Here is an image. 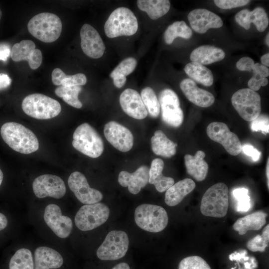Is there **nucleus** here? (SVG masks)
Instances as JSON below:
<instances>
[{
	"mask_svg": "<svg viewBox=\"0 0 269 269\" xmlns=\"http://www.w3.org/2000/svg\"><path fill=\"white\" fill-rule=\"evenodd\" d=\"M253 74V76L248 82L249 89L254 91H258L261 86H265L268 84L269 82L267 78L264 77L259 74Z\"/></svg>",
	"mask_w": 269,
	"mask_h": 269,
	"instance_id": "nucleus-44",
	"label": "nucleus"
},
{
	"mask_svg": "<svg viewBox=\"0 0 269 269\" xmlns=\"http://www.w3.org/2000/svg\"><path fill=\"white\" fill-rule=\"evenodd\" d=\"M192 35L191 28L184 21H177L168 26L164 33V40L167 44H171L177 37L190 38Z\"/></svg>",
	"mask_w": 269,
	"mask_h": 269,
	"instance_id": "nucleus-35",
	"label": "nucleus"
},
{
	"mask_svg": "<svg viewBox=\"0 0 269 269\" xmlns=\"http://www.w3.org/2000/svg\"><path fill=\"white\" fill-rule=\"evenodd\" d=\"M7 219L5 216L0 213V231L6 228L7 225Z\"/></svg>",
	"mask_w": 269,
	"mask_h": 269,
	"instance_id": "nucleus-50",
	"label": "nucleus"
},
{
	"mask_svg": "<svg viewBox=\"0 0 269 269\" xmlns=\"http://www.w3.org/2000/svg\"><path fill=\"white\" fill-rule=\"evenodd\" d=\"M252 71L253 73H257L260 74L264 77H267L269 76V68L259 63H255Z\"/></svg>",
	"mask_w": 269,
	"mask_h": 269,
	"instance_id": "nucleus-48",
	"label": "nucleus"
},
{
	"mask_svg": "<svg viewBox=\"0 0 269 269\" xmlns=\"http://www.w3.org/2000/svg\"><path fill=\"white\" fill-rule=\"evenodd\" d=\"M242 151L246 155L251 157L254 161H257L260 159L261 152L252 145L244 144L242 146Z\"/></svg>",
	"mask_w": 269,
	"mask_h": 269,
	"instance_id": "nucleus-46",
	"label": "nucleus"
},
{
	"mask_svg": "<svg viewBox=\"0 0 269 269\" xmlns=\"http://www.w3.org/2000/svg\"><path fill=\"white\" fill-rule=\"evenodd\" d=\"M35 195L38 198L50 197L55 199L62 198L66 193L63 180L53 174H43L36 177L32 183Z\"/></svg>",
	"mask_w": 269,
	"mask_h": 269,
	"instance_id": "nucleus-13",
	"label": "nucleus"
},
{
	"mask_svg": "<svg viewBox=\"0 0 269 269\" xmlns=\"http://www.w3.org/2000/svg\"><path fill=\"white\" fill-rule=\"evenodd\" d=\"M178 269H211L208 263L201 257L193 256L182 259Z\"/></svg>",
	"mask_w": 269,
	"mask_h": 269,
	"instance_id": "nucleus-40",
	"label": "nucleus"
},
{
	"mask_svg": "<svg viewBox=\"0 0 269 269\" xmlns=\"http://www.w3.org/2000/svg\"><path fill=\"white\" fill-rule=\"evenodd\" d=\"M137 5L141 10L145 12L153 20L164 15L170 7V2L168 0H138Z\"/></svg>",
	"mask_w": 269,
	"mask_h": 269,
	"instance_id": "nucleus-31",
	"label": "nucleus"
},
{
	"mask_svg": "<svg viewBox=\"0 0 269 269\" xmlns=\"http://www.w3.org/2000/svg\"><path fill=\"white\" fill-rule=\"evenodd\" d=\"M158 99L163 122L173 128L180 127L184 116L177 94L171 89H165L160 92Z\"/></svg>",
	"mask_w": 269,
	"mask_h": 269,
	"instance_id": "nucleus-11",
	"label": "nucleus"
},
{
	"mask_svg": "<svg viewBox=\"0 0 269 269\" xmlns=\"http://www.w3.org/2000/svg\"><path fill=\"white\" fill-rule=\"evenodd\" d=\"M63 259L57 251L48 247H39L34 252V269H58Z\"/></svg>",
	"mask_w": 269,
	"mask_h": 269,
	"instance_id": "nucleus-24",
	"label": "nucleus"
},
{
	"mask_svg": "<svg viewBox=\"0 0 269 269\" xmlns=\"http://www.w3.org/2000/svg\"><path fill=\"white\" fill-rule=\"evenodd\" d=\"M11 82V80L7 74L0 73V90L8 87Z\"/></svg>",
	"mask_w": 269,
	"mask_h": 269,
	"instance_id": "nucleus-49",
	"label": "nucleus"
},
{
	"mask_svg": "<svg viewBox=\"0 0 269 269\" xmlns=\"http://www.w3.org/2000/svg\"><path fill=\"white\" fill-rule=\"evenodd\" d=\"M228 206V187L219 182L206 191L201 200L200 211L206 216L222 218L226 215Z\"/></svg>",
	"mask_w": 269,
	"mask_h": 269,
	"instance_id": "nucleus-4",
	"label": "nucleus"
},
{
	"mask_svg": "<svg viewBox=\"0 0 269 269\" xmlns=\"http://www.w3.org/2000/svg\"><path fill=\"white\" fill-rule=\"evenodd\" d=\"M231 102L239 115L245 121L252 122L260 115V96L249 88L236 92L231 98Z\"/></svg>",
	"mask_w": 269,
	"mask_h": 269,
	"instance_id": "nucleus-9",
	"label": "nucleus"
},
{
	"mask_svg": "<svg viewBox=\"0 0 269 269\" xmlns=\"http://www.w3.org/2000/svg\"><path fill=\"white\" fill-rule=\"evenodd\" d=\"M205 157V152L200 150L194 156L189 154L184 156L187 172L198 181L204 180L208 173V165L204 159Z\"/></svg>",
	"mask_w": 269,
	"mask_h": 269,
	"instance_id": "nucleus-25",
	"label": "nucleus"
},
{
	"mask_svg": "<svg viewBox=\"0 0 269 269\" xmlns=\"http://www.w3.org/2000/svg\"><path fill=\"white\" fill-rule=\"evenodd\" d=\"M269 158H268V161L267 163V166H266V176L267 178V184H268V187L269 188Z\"/></svg>",
	"mask_w": 269,
	"mask_h": 269,
	"instance_id": "nucleus-53",
	"label": "nucleus"
},
{
	"mask_svg": "<svg viewBox=\"0 0 269 269\" xmlns=\"http://www.w3.org/2000/svg\"><path fill=\"white\" fill-rule=\"evenodd\" d=\"M9 269H34L31 252L26 248L16 251L10 260Z\"/></svg>",
	"mask_w": 269,
	"mask_h": 269,
	"instance_id": "nucleus-36",
	"label": "nucleus"
},
{
	"mask_svg": "<svg viewBox=\"0 0 269 269\" xmlns=\"http://www.w3.org/2000/svg\"><path fill=\"white\" fill-rule=\"evenodd\" d=\"M138 29L137 18L131 10L126 7L115 9L110 15L104 25L105 34L113 38L134 34Z\"/></svg>",
	"mask_w": 269,
	"mask_h": 269,
	"instance_id": "nucleus-3",
	"label": "nucleus"
},
{
	"mask_svg": "<svg viewBox=\"0 0 269 269\" xmlns=\"http://www.w3.org/2000/svg\"><path fill=\"white\" fill-rule=\"evenodd\" d=\"M129 245L127 234L123 231L113 230L106 236L97 251V257L104 261H114L124 257Z\"/></svg>",
	"mask_w": 269,
	"mask_h": 269,
	"instance_id": "nucleus-10",
	"label": "nucleus"
},
{
	"mask_svg": "<svg viewBox=\"0 0 269 269\" xmlns=\"http://www.w3.org/2000/svg\"><path fill=\"white\" fill-rule=\"evenodd\" d=\"M10 56L15 62L27 61L33 70L38 68L42 61L41 51L35 49V43L30 40H23L14 44L11 50Z\"/></svg>",
	"mask_w": 269,
	"mask_h": 269,
	"instance_id": "nucleus-19",
	"label": "nucleus"
},
{
	"mask_svg": "<svg viewBox=\"0 0 269 269\" xmlns=\"http://www.w3.org/2000/svg\"><path fill=\"white\" fill-rule=\"evenodd\" d=\"M215 4L222 9H231L245 5L250 2L247 0H215Z\"/></svg>",
	"mask_w": 269,
	"mask_h": 269,
	"instance_id": "nucleus-43",
	"label": "nucleus"
},
{
	"mask_svg": "<svg viewBox=\"0 0 269 269\" xmlns=\"http://www.w3.org/2000/svg\"><path fill=\"white\" fill-rule=\"evenodd\" d=\"M235 19L240 26L246 30H248L251 23H253L260 32L264 31L269 23L267 13L261 7H258L252 11L243 9L236 14Z\"/></svg>",
	"mask_w": 269,
	"mask_h": 269,
	"instance_id": "nucleus-23",
	"label": "nucleus"
},
{
	"mask_svg": "<svg viewBox=\"0 0 269 269\" xmlns=\"http://www.w3.org/2000/svg\"><path fill=\"white\" fill-rule=\"evenodd\" d=\"M136 224L141 229L157 233L164 230L168 222L165 210L160 206L143 204L137 207L134 213Z\"/></svg>",
	"mask_w": 269,
	"mask_h": 269,
	"instance_id": "nucleus-6",
	"label": "nucleus"
},
{
	"mask_svg": "<svg viewBox=\"0 0 269 269\" xmlns=\"http://www.w3.org/2000/svg\"><path fill=\"white\" fill-rule=\"evenodd\" d=\"M109 215L110 209L104 203L85 204L77 212L75 224L82 231L92 230L105 223Z\"/></svg>",
	"mask_w": 269,
	"mask_h": 269,
	"instance_id": "nucleus-8",
	"label": "nucleus"
},
{
	"mask_svg": "<svg viewBox=\"0 0 269 269\" xmlns=\"http://www.w3.org/2000/svg\"><path fill=\"white\" fill-rule=\"evenodd\" d=\"M119 101L123 110L131 117L142 120L147 116L148 113L140 95L135 90H125L120 96Z\"/></svg>",
	"mask_w": 269,
	"mask_h": 269,
	"instance_id": "nucleus-20",
	"label": "nucleus"
},
{
	"mask_svg": "<svg viewBox=\"0 0 269 269\" xmlns=\"http://www.w3.org/2000/svg\"><path fill=\"white\" fill-rule=\"evenodd\" d=\"M52 83L56 86L64 87L81 86L87 83L86 76L83 73L67 75L60 68H55L52 72Z\"/></svg>",
	"mask_w": 269,
	"mask_h": 269,
	"instance_id": "nucleus-34",
	"label": "nucleus"
},
{
	"mask_svg": "<svg viewBox=\"0 0 269 269\" xmlns=\"http://www.w3.org/2000/svg\"><path fill=\"white\" fill-rule=\"evenodd\" d=\"M22 109L28 116L37 119L47 120L59 115L61 110L56 100L41 94H32L24 98Z\"/></svg>",
	"mask_w": 269,
	"mask_h": 269,
	"instance_id": "nucleus-5",
	"label": "nucleus"
},
{
	"mask_svg": "<svg viewBox=\"0 0 269 269\" xmlns=\"http://www.w3.org/2000/svg\"><path fill=\"white\" fill-rule=\"evenodd\" d=\"M1 16H2V12H1V10L0 9V19L1 17Z\"/></svg>",
	"mask_w": 269,
	"mask_h": 269,
	"instance_id": "nucleus-56",
	"label": "nucleus"
},
{
	"mask_svg": "<svg viewBox=\"0 0 269 269\" xmlns=\"http://www.w3.org/2000/svg\"><path fill=\"white\" fill-rule=\"evenodd\" d=\"M150 141L152 150L157 155L171 157L176 153L177 144L169 139L161 130L155 132Z\"/></svg>",
	"mask_w": 269,
	"mask_h": 269,
	"instance_id": "nucleus-30",
	"label": "nucleus"
},
{
	"mask_svg": "<svg viewBox=\"0 0 269 269\" xmlns=\"http://www.w3.org/2000/svg\"><path fill=\"white\" fill-rule=\"evenodd\" d=\"M196 184L190 178L179 181L172 185L165 194V202L169 206H175L179 204L184 198L195 188Z\"/></svg>",
	"mask_w": 269,
	"mask_h": 269,
	"instance_id": "nucleus-26",
	"label": "nucleus"
},
{
	"mask_svg": "<svg viewBox=\"0 0 269 269\" xmlns=\"http://www.w3.org/2000/svg\"><path fill=\"white\" fill-rule=\"evenodd\" d=\"M267 214L263 211H257L239 218L234 224L233 228L241 235L248 231L260 230L266 223Z\"/></svg>",
	"mask_w": 269,
	"mask_h": 269,
	"instance_id": "nucleus-29",
	"label": "nucleus"
},
{
	"mask_svg": "<svg viewBox=\"0 0 269 269\" xmlns=\"http://www.w3.org/2000/svg\"><path fill=\"white\" fill-rule=\"evenodd\" d=\"M180 88L187 99L197 106L207 108L215 101L212 94L199 88L195 82L190 79L183 80L180 83Z\"/></svg>",
	"mask_w": 269,
	"mask_h": 269,
	"instance_id": "nucleus-22",
	"label": "nucleus"
},
{
	"mask_svg": "<svg viewBox=\"0 0 269 269\" xmlns=\"http://www.w3.org/2000/svg\"><path fill=\"white\" fill-rule=\"evenodd\" d=\"M140 97L147 113L151 117L157 118L160 108L159 101L153 89L149 87L143 88L141 91Z\"/></svg>",
	"mask_w": 269,
	"mask_h": 269,
	"instance_id": "nucleus-38",
	"label": "nucleus"
},
{
	"mask_svg": "<svg viewBox=\"0 0 269 269\" xmlns=\"http://www.w3.org/2000/svg\"><path fill=\"white\" fill-rule=\"evenodd\" d=\"M269 225L263 229L262 235H258L250 240L247 244L248 249L252 252H264L269 245Z\"/></svg>",
	"mask_w": 269,
	"mask_h": 269,
	"instance_id": "nucleus-39",
	"label": "nucleus"
},
{
	"mask_svg": "<svg viewBox=\"0 0 269 269\" xmlns=\"http://www.w3.org/2000/svg\"><path fill=\"white\" fill-rule=\"evenodd\" d=\"M44 220L48 227L58 237H68L71 234L73 223L68 217L62 214L60 208L54 204L48 205L45 208Z\"/></svg>",
	"mask_w": 269,
	"mask_h": 269,
	"instance_id": "nucleus-15",
	"label": "nucleus"
},
{
	"mask_svg": "<svg viewBox=\"0 0 269 269\" xmlns=\"http://www.w3.org/2000/svg\"><path fill=\"white\" fill-rule=\"evenodd\" d=\"M251 129L253 132H261L264 134L269 133V119L267 115H259L252 121Z\"/></svg>",
	"mask_w": 269,
	"mask_h": 269,
	"instance_id": "nucleus-42",
	"label": "nucleus"
},
{
	"mask_svg": "<svg viewBox=\"0 0 269 269\" xmlns=\"http://www.w3.org/2000/svg\"><path fill=\"white\" fill-rule=\"evenodd\" d=\"M3 175L2 171L0 169V185H1L2 180H3Z\"/></svg>",
	"mask_w": 269,
	"mask_h": 269,
	"instance_id": "nucleus-54",
	"label": "nucleus"
},
{
	"mask_svg": "<svg viewBox=\"0 0 269 269\" xmlns=\"http://www.w3.org/2000/svg\"><path fill=\"white\" fill-rule=\"evenodd\" d=\"M266 42L267 45L269 46V32L268 33L266 36Z\"/></svg>",
	"mask_w": 269,
	"mask_h": 269,
	"instance_id": "nucleus-55",
	"label": "nucleus"
},
{
	"mask_svg": "<svg viewBox=\"0 0 269 269\" xmlns=\"http://www.w3.org/2000/svg\"><path fill=\"white\" fill-rule=\"evenodd\" d=\"M254 61L249 57H244L240 59L236 63L237 68L242 71H252Z\"/></svg>",
	"mask_w": 269,
	"mask_h": 269,
	"instance_id": "nucleus-45",
	"label": "nucleus"
},
{
	"mask_svg": "<svg viewBox=\"0 0 269 269\" xmlns=\"http://www.w3.org/2000/svg\"><path fill=\"white\" fill-rule=\"evenodd\" d=\"M11 49L10 45L6 43H0V60L6 61L10 55Z\"/></svg>",
	"mask_w": 269,
	"mask_h": 269,
	"instance_id": "nucleus-47",
	"label": "nucleus"
},
{
	"mask_svg": "<svg viewBox=\"0 0 269 269\" xmlns=\"http://www.w3.org/2000/svg\"><path fill=\"white\" fill-rule=\"evenodd\" d=\"M68 184L77 199L83 204L98 203L103 199L102 193L91 188L85 176L79 171L73 172L70 175Z\"/></svg>",
	"mask_w": 269,
	"mask_h": 269,
	"instance_id": "nucleus-14",
	"label": "nucleus"
},
{
	"mask_svg": "<svg viewBox=\"0 0 269 269\" xmlns=\"http://www.w3.org/2000/svg\"><path fill=\"white\" fill-rule=\"evenodd\" d=\"M164 162L160 158L154 159L149 170L148 183L153 184L156 190L159 192L166 191L174 184V179L162 174Z\"/></svg>",
	"mask_w": 269,
	"mask_h": 269,
	"instance_id": "nucleus-27",
	"label": "nucleus"
},
{
	"mask_svg": "<svg viewBox=\"0 0 269 269\" xmlns=\"http://www.w3.org/2000/svg\"><path fill=\"white\" fill-rule=\"evenodd\" d=\"M149 170L147 166L142 165L132 173L121 171L119 174L118 182L123 187H128L132 194H136L148 183Z\"/></svg>",
	"mask_w": 269,
	"mask_h": 269,
	"instance_id": "nucleus-21",
	"label": "nucleus"
},
{
	"mask_svg": "<svg viewBox=\"0 0 269 269\" xmlns=\"http://www.w3.org/2000/svg\"><path fill=\"white\" fill-rule=\"evenodd\" d=\"M62 22L55 14L43 12L31 18L27 24L29 33L36 38L46 43L56 41L62 31Z\"/></svg>",
	"mask_w": 269,
	"mask_h": 269,
	"instance_id": "nucleus-2",
	"label": "nucleus"
},
{
	"mask_svg": "<svg viewBox=\"0 0 269 269\" xmlns=\"http://www.w3.org/2000/svg\"><path fill=\"white\" fill-rule=\"evenodd\" d=\"M81 46L88 57L98 59L104 54L105 45L97 30L88 24H84L80 30Z\"/></svg>",
	"mask_w": 269,
	"mask_h": 269,
	"instance_id": "nucleus-17",
	"label": "nucleus"
},
{
	"mask_svg": "<svg viewBox=\"0 0 269 269\" xmlns=\"http://www.w3.org/2000/svg\"><path fill=\"white\" fill-rule=\"evenodd\" d=\"M73 138V146L89 157L97 158L104 151L102 138L88 123H85L79 126L74 132Z\"/></svg>",
	"mask_w": 269,
	"mask_h": 269,
	"instance_id": "nucleus-7",
	"label": "nucleus"
},
{
	"mask_svg": "<svg viewBox=\"0 0 269 269\" xmlns=\"http://www.w3.org/2000/svg\"><path fill=\"white\" fill-rule=\"evenodd\" d=\"M112 269H130V268L127 263H121L116 265Z\"/></svg>",
	"mask_w": 269,
	"mask_h": 269,
	"instance_id": "nucleus-52",
	"label": "nucleus"
},
{
	"mask_svg": "<svg viewBox=\"0 0 269 269\" xmlns=\"http://www.w3.org/2000/svg\"><path fill=\"white\" fill-rule=\"evenodd\" d=\"M184 71L191 79L205 86H211L213 83L212 71L203 65L191 62L185 66Z\"/></svg>",
	"mask_w": 269,
	"mask_h": 269,
	"instance_id": "nucleus-32",
	"label": "nucleus"
},
{
	"mask_svg": "<svg viewBox=\"0 0 269 269\" xmlns=\"http://www.w3.org/2000/svg\"><path fill=\"white\" fill-rule=\"evenodd\" d=\"M225 56L224 51L218 47L202 45L192 51L190 60L202 65L210 64L223 60Z\"/></svg>",
	"mask_w": 269,
	"mask_h": 269,
	"instance_id": "nucleus-28",
	"label": "nucleus"
},
{
	"mask_svg": "<svg viewBox=\"0 0 269 269\" xmlns=\"http://www.w3.org/2000/svg\"><path fill=\"white\" fill-rule=\"evenodd\" d=\"M4 141L13 150L22 154H30L39 148L35 134L23 125L15 122L4 124L0 129Z\"/></svg>",
	"mask_w": 269,
	"mask_h": 269,
	"instance_id": "nucleus-1",
	"label": "nucleus"
},
{
	"mask_svg": "<svg viewBox=\"0 0 269 269\" xmlns=\"http://www.w3.org/2000/svg\"><path fill=\"white\" fill-rule=\"evenodd\" d=\"M207 134L213 141L222 145L231 155H237L242 151V144L238 136L222 122H214L207 128Z\"/></svg>",
	"mask_w": 269,
	"mask_h": 269,
	"instance_id": "nucleus-12",
	"label": "nucleus"
},
{
	"mask_svg": "<svg viewBox=\"0 0 269 269\" xmlns=\"http://www.w3.org/2000/svg\"><path fill=\"white\" fill-rule=\"evenodd\" d=\"M82 90L81 86H59L55 90L56 95L62 98L64 102L75 108L82 107V103L78 99V95Z\"/></svg>",
	"mask_w": 269,
	"mask_h": 269,
	"instance_id": "nucleus-37",
	"label": "nucleus"
},
{
	"mask_svg": "<svg viewBox=\"0 0 269 269\" xmlns=\"http://www.w3.org/2000/svg\"><path fill=\"white\" fill-rule=\"evenodd\" d=\"M188 19L192 28L196 32L203 34L210 28H219L223 22L215 13L206 9L198 8L191 11Z\"/></svg>",
	"mask_w": 269,
	"mask_h": 269,
	"instance_id": "nucleus-18",
	"label": "nucleus"
},
{
	"mask_svg": "<svg viewBox=\"0 0 269 269\" xmlns=\"http://www.w3.org/2000/svg\"><path fill=\"white\" fill-rule=\"evenodd\" d=\"M136 65L137 61L134 58L128 57L121 61L112 71L110 77L117 88H121L124 86L127 81L126 76L134 71Z\"/></svg>",
	"mask_w": 269,
	"mask_h": 269,
	"instance_id": "nucleus-33",
	"label": "nucleus"
},
{
	"mask_svg": "<svg viewBox=\"0 0 269 269\" xmlns=\"http://www.w3.org/2000/svg\"><path fill=\"white\" fill-rule=\"evenodd\" d=\"M106 139L117 149L122 152L131 150L134 144V136L124 126L115 121L107 123L104 129Z\"/></svg>",
	"mask_w": 269,
	"mask_h": 269,
	"instance_id": "nucleus-16",
	"label": "nucleus"
},
{
	"mask_svg": "<svg viewBox=\"0 0 269 269\" xmlns=\"http://www.w3.org/2000/svg\"><path fill=\"white\" fill-rule=\"evenodd\" d=\"M261 61L263 65L266 66H269V53H266L261 57Z\"/></svg>",
	"mask_w": 269,
	"mask_h": 269,
	"instance_id": "nucleus-51",
	"label": "nucleus"
},
{
	"mask_svg": "<svg viewBox=\"0 0 269 269\" xmlns=\"http://www.w3.org/2000/svg\"><path fill=\"white\" fill-rule=\"evenodd\" d=\"M233 195L238 201L237 209L238 212H246L250 209L251 199L247 189L236 188L233 190Z\"/></svg>",
	"mask_w": 269,
	"mask_h": 269,
	"instance_id": "nucleus-41",
	"label": "nucleus"
}]
</instances>
